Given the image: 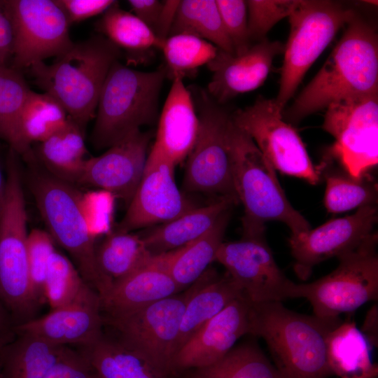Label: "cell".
Listing matches in <instances>:
<instances>
[{"mask_svg": "<svg viewBox=\"0 0 378 378\" xmlns=\"http://www.w3.org/2000/svg\"><path fill=\"white\" fill-rule=\"evenodd\" d=\"M314 78L283 118L297 123L330 104L378 93V40L374 29L356 14Z\"/></svg>", "mask_w": 378, "mask_h": 378, "instance_id": "1", "label": "cell"}, {"mask_svg": "<svg viewBox=\"0 0 378 378\" xmlns=\"http://www.w3.org/2000/svg\"><path fill=\"white\" fill-rule=\"evenodd\" d=\"M340 316L307 315L281 302L251 304V335L265 340L282 378H327V339Z\"/></svg>", "mask_w": 378, "mask_h": 378, "instance_id": "2", "label": "cell"}, {"mask_svg": "<svg viewBox=\"0 0 378 378\" xmlns=\"http://www.w3.org/2000/svg\"><path fill=\"white\" fill-rule=\"evenodd\" d=\"M120 50L97 34L73 43L50 64L38 62L28 69L35 84L56 99L84 131L95 116L99 95Z\"/></svg>", "mask_w": 378, "mask_h": 378, "instance_id": "3", "label": "cell"}, {"mask_svg": "<svg viewBox=\"0 0 378 378\" xmlns=\"http://www.w3.org/2000/svg\"><path fill=\"white\" fill-rule=\"evenodd\" d=\"M228 141L234 190L244 210L243 235L265 233V223L272 220L286 224L291 235L310 230L309 222L288 200L274 168L232 118Z\"/></svg>", "mask_w": 378, "mask_h": 378, "instance_id": "4", "label": "cell"}, {"mask_svg": "<svg viewBox=\"0 0 378 378\" xmlns=\"http://www.w3.org/2000/svg\"><path fill=\"white\" fill-rule=\"evenodd\" d=\"M26 160L34 167L29 175V187L47 232L69 253L85 281L102 299L111 285L96 261V239L91 236L81 210V192L43 167L36 168L34 155Z\"/></svg>", "mask_w": 378, "mask_h": 378, "instance_id": "5", "label": "cell"}, {"mask_svg": "<svg viewBox=\"0 0 378 378\" xmlns=\"http://www.w3.org/2000/svg\"><path fill=\"white\" fill-rule=\"evenodd\" d=\"M164 69L142 71L114 62L102 87L91 140L97 149L109 148L143 125L152 124L158 111Z\"/></svg>", "mask_w": 378, "mask_h": 378, "instance_id": "6", "label": "cell"}, {"mask_svg": "<svg viewBox=\"0 0 378 378\" xmlns=\"http://www.w3.org/2000/svg\"><path fill=\"white\" fill-rule=\"evenodd\" d=\"M20 158L8 148L5 159L6 198L0 219V292L16 326L35 318L39 307L29 284Z\"/></svg>", "mask_w": 378, "mask_h": 378, "instance_id": "7", "label": "cell"}, {"mask_svg": "<svg viewBox=\"0 0 378 378\" xmlns=\"http://www.w3.org/2000/svg\"><path fill=\"white\" fill-rule=\"evenodd\" d=\"M356 14L336 1L297 0L288 16L290 34L284 46L279 90L274 99L283 111L306 72Z\"/></svg>", "mask_w": 378, "mask_h": 378, "instance_id": "8", "label": "cell"}, {"mask_svg": "<svg viewBox=\"0 0 378 378\" xmlns=\"http://www.w3.org/2000/svg\"><path fill=\"white\" fill-rule=\"evenodd\" d=\"M188 290L140 309L115 316H104V324L115 337L139 354L159 378L172 373L173 360L182 315L194 290Z\"/></svg>", "mask_w": 378, "mask_h": 378, "instance_id": "9", "label": "cell"}, {"mask_svg": "<svg viewBox=\"0 0 378 378\" xmlns=\"http://www.w3.org/2000/svg\"><path fill=\"white\" fill-rule=\"evenodd\" d=\"M377 233L337 258L339 265L330 274L311 283L296 284L295 298L312 304L314 314L323 318L354 312L378 299Z\"/></svg>", "mask_w": 378, "mask_h": 378, "instance_id": "10", "label": "cell"}, {"mask_svg": "<svg viewBox=\"0 0 378 378\" xmlns=\"http://www.w3.org/2000/svg\"><path fill=\"white\" fill-rule=\"evenodd\" d=\"M200 94L199 130L187 157L184 188L188 192L214 195L217 197L237 198L228 141L231 115L207 92H201Z\"/></svg>", "mask_w": 378, "mask_h": 378, "instance_id": "11", "label": "cell"}, {"mask_svg": "<svg viewBox=\"0 0 378 378\" xmlns=\"http://www.w3.org/2000/svg\"><path fill=\"white\" fill-rule=\"evenodd\" d=\"M274 99L259 97L244 109L231 115L234 124L246 132L274 169L312 185L321 179L297 131L283 118Z\"/></svg>", "mask_w": 378, "mask_h": 378, "instance_id": "12", "label": "cell"}, {"mask_svg": "<svg viewBox=\"0 0 378 378\" xmlns=\"http://www.w3.org/2000/svg\"><path fill=\"white\" fill-rule=\"evenodd\" d=\"M322 127L335 142L330 155L360 178L378 162V93L344 99L326 108Z\"/></svg>", "mask_w": 378, "mask_h": 378, "instance_id": "13", "label": "cell"}, {"mask_svg": "<svg viewBox=\"0 0 378 378\" xmlns=\"http://www.w3.org/2000/svg\"><path fill=\"white\" fill-rule=\"evenodd\" d=\"M0 4L13 31L10 67L21 71L73 45L70 26L54 0H1Z\"/></svg>", "mask_w": 378, "mask_h": 378, "instance_id": "14", "label": "cell"}, {"mask_svg": "<svg viewBox=\"0 0 378 378\" xmlns=\"http://www.w3.org/2000/svg\"><path fill=\"white\" fill-rule=\"evenodd\" d=\"M264 236L242 235L240 240L223 242L215 261L225 267L251 304L295 298L296 284L279 267Z\"/></svg>", "mask_w": 378, "mask_h": 378, "instance_id": "15", "label": "cell"}, {"mask_svg": "<svg viewBox=\"0 0 378 378\" xmlns=\"http://www.w3.org/2000/svg\"><path fill=\"white\" fill-rule=\"evenodd\" d=\"M175 167L153 144L147 156L141 181L117 231L132 232L164 224L197 206L176 186Z\"/></svg>", "mask_w": 378, "mask_h": 378, "instance_id": "16", "label": "cell"}, {"mask_svg": "<svg viewBox=\"0 0 378 378\" xmlns=\"http://www.w3.org/2000/svg\"><path fill=\"white\" fill-rule=\"evenodd\" d=\"M376 204L359 207L353 214L330 220L315 229L290 235L288 242L296 275L306 281L318 263L351 251L374 232Z\"/></svg>", "mask_w": 378, "mask_h": 378, "instance_id": "17", "label": "cell"}, {"mask_svg": "<svg viewBox=\"0 0 378 378\" xmlns=\"http://www.w3.org/2000/svg\"><path fill=\"white\" fill-rule=\"evenodd\" d=\"M150 135L141 130L88 158L78 183L106 191L129 204L141 181Z\"/></svg>", "mask_w": 378, "mask_h": 378, "instance_id": "18", "label": "cell"}, {"mask_svg": "<svg viewBox=\"0 0 378 378\" xmlns=\"http://www.w3.org/2000/svg\"><path fill=\"white\" fill-rule=\"evenodd\" d=\"M251 304L245 298L233 300L206 322L175 354L174 370L207 367L223 357L241 336L250 334Z\"/></svg>", "mask_w": 378, "mask_h": 378, "instance_id": "19", "label": "cell"}, {"mask_svg": "<svg viewBox=\"0 0 378 378\" xmlns=\"http://www.w3.org/2000/svg\"><path fill=\"white\" fill-rule=\"evenodd\" d=\"M284 51L283 43L267 38L238 55L218 49L216 57L207 64L212 72L208 94L221 104L258 88L267 79L274 57Z\"/></svg>", "mask_w": 378, "mask_h": 378, "instance_id": "20", "label": "cell"}, {"mask_svg": "<svg viewBox=\"0 0 378 378\" xmlns=\"http://www.w3.org/2000/svg\"><path fill=\"white\" fill-rule=\"evenodd\" d=\"M104 326L100 297L92 290L71 304L17 326L15 332L57 346L78 347L97 340L104 333Z\"/></svg>", "mask_w": 378, "mask_h": 378, "instance_id": "21", "label": "cell"}, {"mask_svg": "<svg viewBox=\"0 0 378 378\" xmlns=\"http://www.w3.org/2000/svg\"><path fill=\"white\" fill-rule=\"evenodd\" d=\"M180 291L167 270L166 253L153 255L147 262L113 284L101 299L102 314L115 316L134 311Z\"/></svg>", "mask_w": 378, "mask_h": 378, "instance_id": "22", "label": "cell"}, {"mask_svg": "<svg viewBox=\"0 0 378 378\" xmlns=\"http://www.w3.org/2000/svg\"><path fill=\"white\" fill-rule=\"evenodd\" d=\"M198 130L192 97L183 78H174L160 116L154 144L176 166L190 153Z\"/></svg>", "mask_w": 378, "mask_h": 378, "instance_id": "23", "label": "cell"}, {"mask_svg": "<svg viewBox=\"0 0 378 378\" xmlns=\"http://www.w3.org/2000/svg\"><path fill=\"white\" fill-rule=\"evenodd\" d=\"M194 286L182 315L176 352L233 300L245 298L239 286L227 272L219 276L211 270H206Z\"/></svg>", "mask_w": 378, "mask_h": 378, "instance_id": "24", "label": "cell"}, {"mask_svg": "<svg viewBox=\"0 0 378 378\" xmlns=\"http://www.w3.org/2000/svg\"><path fill=\"white\" fill-rule=\"evenodd\" d=\"M237 202L232 196L217 197L209 204L197 206L141 235L153 255L176 250L206 233Z\"/></svg>", "mask_w": 378, "mask_h": 378, "instance_id": "25", "label": "cell"}, {"mask_svg": "<svg viewBox=\"0 0 378 378\" xmlns=\"http://www.w3.org/2000/svg\"><path fill=\"white\" fill-rule=\"evenodd\" d=\"M38 162L56 178L78 183L87 158L84 131L69 116L66 125L34 150Z\"/></svg>", "mask_w": 378, "mask_h": 378, "instance_id": "26", "label": "cell"}, {"mask_svg": "<svg viewBox=\"0 0 378 378\" xmlns=\"http://www.w3.org/2000/svg\"><path fill=\"white\" fill-rule=\"evenodd\" d=\"M370 344L354 322L340 324L328 335L330 368L340 378H377V365L372 358Z\"/></svg>", "mask_w": 378, "mask_h": 378, "instance_id": "27", "label": "cell"}, {"mask_svg": "<svg viewBox=\"0 0 378 378\" xmlns=\"http://www.w3.org/2000/svg\"><path fill=\"white\" fill-rule=\"evenodd\" d=\"M229 211L197 239L165 253L167 270L181 290L194 284L206 271L209 264L215 261L216 254L223 242Z\"/></svg>", "mask_w": 378, "mask_h": 378, "instance_id": "28", "label": "cell"}, {"mask_svg": "<svg viewBox=\"0 0 378 378\" xmlns=\"http://www.w3.org/2000/svg\"><path fill=\"white\" fill-rule=\"evenodd\" d=\"M77 350L101 378H159L139 354L104 332Z\"/></svg>", "mask_w": 378, "mask_h": 378, "instance_id": "29", "label": "cell"}, {"mask_svg": "<svg viewBox=\"0 0 378 378\" xmlns=\"http://www.w3.org/2000/svg\"><path fill=\"white\" fill-rule=\"evenodd\" d=\"M64 347L18 333L0 349L1 378H45Z\"/></svg>", "mask_w": 378, "mask_h": 378, "instance_id": "30", "label": "cell"}, {"mask_svg": "<svg viewBox=\"0 0 378 378\" xmlns=\"http://www.w3.org/2000/svg\"><path fill=\"white\" fill-rule=\"evenodd\" d=\"M153 256L141 235L132 232L111 231L95 246L98 267L111 287Z\"/></svg>", "mask_w": 378, "mask_h": 378, "instance_id": "31", "label": "cell"}, {"mask_svg": "<svg viewBox=\"0 0 378 378\" xmlns=\"http://www.w3.org/2000/svg\"><path fill=\"white\" fill-rule=\"evenodd\" d=\"M175 34L195 36L234 54L216 0L179 1L169 36Z\"/></svg>", "mask_w": 378, "mask_h": 378, "instance_id": "32", "label": "cell"}, {"mask_svg": "<svg viewBox=\"0 0 378 378\" xmlns=\"http://www.w3.org/2000/svg\"><path fill=\"white\" fill-rule=\"evenodd\" d=\"M30 90L20 71L0 66V140L21 158L32 150L24 142L20 127L22 109Z\"/></svg>", "mask_w": 378, "mask_h": 378, "instance_id": "33", "label": "cell"}, {"mask_svg": "<svg viewBox=\"0 0 378 378\" xmlns=\"http://www.w3.org/2000/svg\"><path fill=\"white\" fill-rule=\"evenodd\" d=\"M95 28L99 34L131 56L151 48H161L152 31L132 12L122 9L116 1L102 14Z\"/></svg>", "mask_w": 378, "mask_h": 378, "instance_id": "34", "label": "cell"}, {"mask_svg": "<svg viewBox=\"0 0 378 378\" xmlns=\"http://www.w3.org/2000/svg\"><path fill=\"white\" fill-rule=\"evenodd\" d=\"M200 378H282L259 346L252 342L233 347L214 363L197 370Z\"/></svg>", "mask_w": 378, "mask_h": 378, "instance_id": "35", "label": "cell"}, {"mask_svg": "<svg viewBox=\"0 0 378 378\" xmlns=\"http://www.w3.org/2000/svg\"><path fill=\"white\" fill-rule=\"evenodd\" d=\"M68 119L66 110L52 96L31 90L20 114L22 136L29 146L39 144L62 129Z\"/></svg>", "mask_w": 378, "mask_h": 378, "instance_id": "36", "label": "cell"}, {"mask_svg": "<svg viewBox=\"0 0 378 378\" xmlns=\"http://www.w3.org/2000/svg\"><path fill=\"white\" fill-rule=\"evenodd\" d=\"M92 290L74 263L55 251L50 258L44 284L45 301L50 309L71 304Z\"/></svg>", "mask_w": 378, "mask_h": 378, "instance_id": "37", "label": "cell"}, {"mask_svg": "<svg viewBox=\"0 0 378 378\" xmlns=\"http://www.w3.org/2000/svg\"><path fill=\"white\" fill-rule=\"evenodd\" d=\"M324 206L329 213L340 214L355 208L377 204V183L365 174L360 178L349 175L326 176Z\"/></svg>", "mask_w": 378, "mask_h": 378, "instance_id": "38", "label": "cell"}, {"mask_svg": "<svg viewBox=\"0 0 378 378\" xmlns=\"http://www.w3.org/2000/svg\"><path fill=\"white\" fill-rule=\"evenodd\" d=\"M218 49L212 43L188 34L169 36L163 43L162 50L172 78H183L186 73L208 64Z\"/></svg>", "mask_w": 378, "mask_h": 378, "instance_id": "39", "label": "cell"}, {"mask_svg": "<svg viewBox=\"0 0 378 378\" xmlns=\"http://www.w3.org/2000/svg\"><path fill=\"white\" fill-rule=\"evenodd\" d=\"M55 242L45 230L34 229L27 237V260L30 288L38 306L45 302L44 284Z\"/></svg>", "mask_w": 378, "mask_h": 378, "instance_id": "40", "label": "cell"}, {"mask_svg": "<svg viewBox=\"0 0 378 378\" xmlns=\"http://www.w3.org/2000/svg\"><path fill=\"white\" fill-rule=\"evenodd\" d=\"M248 31L251 41H260L281 20L288 17L297 0H248Z\"/></svg>", "mask_w": 378, "mask_h": 378, "instance_id": "41", "label": "cell"}, {"mask_svg": "<svg viewBox=\"0 0 378 378\" xmlns=\"http://www.w3.org/2000/svg\"><path fill=\"white\" fill-rule=\"evenodd\" d=\"M225 31L232 43L234 55H241L251 46L248 31L246 1L216 0Z\"/></svg>", "mask_w": 378, "mask_h": 378, "instance_id": "42", "label": "cell"}, {"mask_svg": "<svg viewBox=\"0 0 378 378\" xmlns=\"http://www.w3.org/2000/svg\"><path fill=\"white\" fill-rule=\"evenodd\" d=\"M115 197L104 190L81 192L80 206L91 236L96 239L109 230L113 201Z\"/></svg>", "mask_w": 378, "mask_h": 378, "instance_id": "43", "label": "cell"}, {"mask_svg": "<svg viewBox=\"0 0 378 378\" xmlns=\"http://www.w3.org/2000/svg\"><path fill=\"white\" fill-rule=\"evenodd\" d=\"M93 370L78 351L65 346L45 378H91Z\"/></svg>", "mask_w": 378, "mask_h": 378, "instance_id": "44", "label": "cell"}, {"mask_svg": "<svg viewBox=\"0 0 378 378\" xmlns=\"http://www.w3.org/2000/svg\"><path fill=\"white\" fill-rule=\"evenodd\" d=\"M71 26L92 17L103 14L113 0H54Z\"/></svg>", "mask_w": 378, "mask_h": 378, "instance_id": "45", "label": "cell"}, {"mask_svg": "<svg viewBox=\"0 0 378 378\" xmlns=\"http://www.w3.org/2000/svg\"><path fill=\"white\" fill-rule=\"evenodd\" d=\"M132 13L144 23L155 34L161 20L164 1L129 0Z\"/></svg>", "mask_w": 378, "mask_h": 378, "instance_id": "46", "label": "cell"}, {"mask_svg": "<svg viewBox=\"0 0 378 378\" xmlns=\"http://www.w3.org/2000/svg\"><path fill=\"white\" fill-rule=\"evenodd\" d=\"M14 36L10 21L0 4V66H10L13 54Z\"/></svg>", "mask_w": 378, "mask_h": 378, "instance_id": "47", "label": "cell"}, {"mask_svg": "<svg viewBox=\"0 0 378 378\" xmlns=\"http://www.w3.org/2000/svg\"><path fill=\"white\" fill-rule=\"evenodd\" d=\"M15 323L0 292V349L16 337Z\"/></svg>", "mask_w": 378, "mask_h": 378, "instance_id": "48", "label": "cell"}, {"mask_svg": "<svg viewBox=\"0 0 378 378\" xmlns=\"http://www.w3.org/2000/svg\"><path fill=\"white\" fill-rule=\"evenodd\" d=\"M361 332L371 346H378V307L374 304L365 317Z\"/></svg>", "mask_w": 378, "mask_h": 378, "instance_id": "49", "label": "cell"}, {"mask_svg": "<svg viewBox=\"0 0 378 378\" xmlns=\"http://www.w3.org/2000/svg\"><path fill=\"white\" fill-rule=\"evenodd\" d=\"M6 192V172L5 161L0 156V219L3 212Z\"/></svg>", "mask_w": 378, "mask_h": 378, "instance_id": "50", "label": "cell"}, {"mask_svg": "<svg viewBox=\"0 0 378 378\" xmlns=\"http://www.w3.org/2000/svg\"><path fill=\"white\" fill-rule=\"evenodd\" d=\"M91 378H101L94 372Z\"/></svg>", "mask_w": 378, "mask_h": 378, "instance_id": "51", "label": "cell"}, {"mask_svg": "<svg viewBox=\"0 0 378 378\" xmlns=\"http://www.w3.org/2000/svg\"><path fill=\"white\" fill-rule=\"evenodd\" d=\"M192 378H200L197 374H195Z\"/></svg>", "mask_w": 378, "mask_h": 378, "instance_id": "52", "label": "cell"}, {"mask_svg": "<svg viewBox=\"0 0 378 378\" xmlns=\"http://www.w3.org/2000/svg\"><path fill=\"white\" fill-rule=\"evenodd\" d=\"M0 378H1V359H0Z\"/></svg>", "mask_w": 378, "mask_h": 378, "instance_id": "53", "label": "cell"}]
</instances>
